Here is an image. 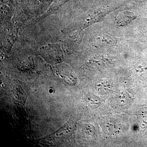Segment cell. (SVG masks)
<instances>
[{
    "label": "cell",
    "instance_id": "cell-1",
    "mask_svg": "<svg viewBox=\"0 0 147 147\" xmlns=\"http://www.w3.org/2000/svg\"><path fill=\"white\" fill-rule=\"evenodd\" d=\"M96 91L101 95L106 94L109 92L112 88L111 83L106 81H100L96 83Z\"/></svg>",
    "mask_w": 147,
    "mask_h": 147
},
{
    "label": "cell",
    "instance_id": "cell-2",
    "mask_svg": "<svg viewBox=\"0 0 147 147\" xmlns=\"http://www.w3.org/2000/svg\"><path fill=\"white\" fill-rule=\"evenodd\" d=\"M130 95L126 92H122L119 94L118 97V102L120 106L126 105L130 100Z\"/></svg>",
    "mask_w": 147,
    "mask_h": 147
},
{
    "label": "cell",
    "instance_id": "cell-3",
    "mask_svg": "<svg viewBox=\"0 0 147 147\" xmlns=\"http://www.w3.org/2000/svg\"><path fill=\"white\" fill-rule=\"evenodd\" d=\"M138 1H147V0H138Z\"/></svg>",
    "mask_w": 147,
    "mask_h": 147
}]
</instances>
